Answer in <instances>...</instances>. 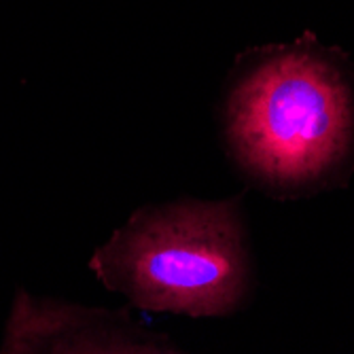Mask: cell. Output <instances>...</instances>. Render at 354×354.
<instances>
[{"label": "cell", "mask_w": 354, "mask_h": 354, "mask_svg": "<svg viewBox=\"0 0 354 354\" xmlns=\"http://www.w3.org/2000/svg\"><path fill=\"white\" fill-rule=\"evenodd\" d=\"M225 136L240 170L276 198L310 196L354 170V68L312 32L244 51L230 77Z\"/></svg>", "instance_id": "cell-1"}, {"label": "cell", "mask_w": 354, "mask_h": 354, "mask_svg": "<svg viewBox=\"0 0 354 354\" xmlns=\"http://www.w3.org/2000/svg\"><path fill=\"white\" fill-rule=\"evenodd\" d=\"M89 268L138 310L230 316L252 282L240 200L145 206L93 252Z\"/></svg>", "instance_id": "cell-2"}, {"label": "cell", "mask_w": 354, "mask_h": 354, "mask_svg": "<svg viewBox=\"0 0 354 354\" xmlns=\"http://www.w3.org/2000/svg\"><path fill=\"white\" fill-rule=\"evenodd\" d=\"M3 352L166 354L180 350L170 337L138 325L127 312L35 301L19 293Z\"/></svg>", "instance_id": "cell-3"}]
</instances>
